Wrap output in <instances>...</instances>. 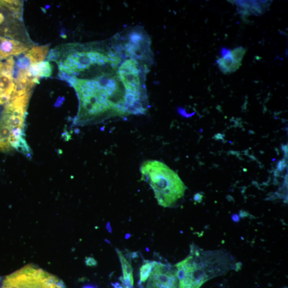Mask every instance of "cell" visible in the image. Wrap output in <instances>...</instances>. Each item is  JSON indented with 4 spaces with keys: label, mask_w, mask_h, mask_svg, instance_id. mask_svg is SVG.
I'll return each instance as SVG.
<instances>
[{
    "label": "cell",
    "mask_w": 288,
    "mask_h": 288,
    "mask_svg": "<svg viewBox=\"0 0 288 288\" xmlns=\"http://www.w3.org/2000/svg\"><path fill=\"white\" fill-rule=\"evenodd\" d=\"M141 180L149 184L158 203L164 208L176 205L185 194L186 186L177 173L164 163L147 160L141 165Z\"/></svg>",
    "instance_id": "obj_3"
},
{
    "label": "cell",
    "mask_w": 288,
    "mask_h": 288,
    "mask_svg": "<svg viewBox=\"0 0 288 288\" xmlns=\"http://www.w3.org/2000/svg\"><path fill=\"white\" fill-rule=\"evenodd\" d=\"M49 50L48 46H35L26 51L24 56L30 65L43 62L46 59Z\"/></svg>",
    "instance_id": "obj_8"
},
{
    "label": "cell",
    "mask_w": 288,
    "mask_h": 288,
    "mask_svg": "<svg viewBox=\"0 0 288 288\" xmlns=\"http://www.w3.org/2000/svg\"><path fill=\"white\" fill-rule=\"evenodd\" d=\"M6 59L4 57V56L3 55V54L2 53V52L0 51V60H3Z\"/></svg>",
    "instance_id": "obj_20"
},
{
    "label": "cell",
    "mask_w": 288,
    "mask_h": 288,
    "mask_svg": "<svg viewBox=\"0 0 288 288\" xmlns=\"http://www.w3.org/2000/svg\"><path fill=\"white\" fill-rule=\"evenodd\" d=\"M84 288H96V287L91 285H88L84 286Z\"/></svg>",
    "instance_id": "obj_21"
},
{
    "label": "cell",
    "mask_w": 288,
    "mask_h": 288,
    "mask_svg": "<svg viewBox=\"0 0 288 288\" xmlns=\"http://www.w3.org/2000/svg\"><path fill=\"white\" fill-rule=\"evenodd\" d=\"M231 256L222 251H205L195 246L189 255L175 265L179 288H200L214 277L232 268Z\"/></svg>",
    "instance_id": "obj_2"
},
{
    "label": "cell",
    "mask_w": 288,
    "mask_h": 288,
    "mask_svg": "<svg viewBox=\"0 0 288 288\" xmlns=\"http://www.w3.org/2000/svg\"><path fill=\"white\" fill-rule=\"evenodd\" d=\"M5 20L4 16L3 14L0 13V24H2Z\"/></svg>",
    "instance_id": "obj_18"
},
{
    "label": "cell",
    "mask_w": 288,
    "mask_h": 288,
    "mask_svg": "<svg viewBox=\"0 0 288 288\" xmlns=\"http://www.w3.org/2000/svg\"><path fill=\"white\" fill-rule=\"evenodd\" d=\"M282 149L286 155H287V145H282Z\"/></svg>",
    "instance_id": "obj_17"
},
{
    "label": "cell",
    "mask_w": 288,
    "mask_h": 288,
    "mask_svg": "<svg viewBox=\"0 0 288 288\" xmlns=\"http://www.w3.org/2000/svg\"><path fill=\"white\" fill-rule=\"evenodd\" d=\"M146 288H179L176 266L154 261Z\"/></svg>",
    "instance_id": "obj_5"
},
{
    "label": "cell",
    "mask_w": 288,
    "mask_h": 288,
    "mask_svg": "<svg viewBox=\"0 0 288 288\" xmlns=\"http://www.w3.org/2000/svg\"><path fill=\"white\" fill-rule=\"evenodd\" d=\"M89 259L90 260H88V264H89V265H93L94 264L93 261H94V260L91 258H89Z\"/></svg>",
    "instance_id": "obj_19"
},
{
    "label": "cell",
    "mask_w": 288,
    "mask_h": 288,
    "mask_svg": "<svg viewBox=\"0 0 288 288\" xmlns=\"http://www.w3.org/2000/svg\"><path fill=\"white\" fill-rule=\"evenodd\" d=\"M2 288H66L58 278L29 265L8 275Z\"/></svg>",
    "instance_id": "obj_4"
},
{
    "label": "cell",
    "mask_w": 288,
    "mask_h": 288,
    "mask_svg": "<svg viewBox=\"0 0 288 288\" xmlns=\"http://www.w3.org/2000/svg\"><path fill=\"white\" fill-rule=\"evenodd\" d=\"M15 68L13 57L0 62V106L10 102L15 92Z\"/></svg>",
    "instance_id": "obj_6"
},
{
    "label": "cell",
    "mask_w": 288,
    "mask_h": 288,
    "mask_svg": "<svg viewBox=\"0 0 288 288\" xmlns=\"http://www.w3.org/2000/svg\"><path fill=\"white\" fill-rule=\"evenodd\" d=\"M28 69L33 77L39 80L41 77H50L52 73V67L48 61L32 65Z\"/></svg>",
    "instance_id": "obj_11"
},
{
    "label": "cell",
    "mask_w": 288,
    "mask_h": 288,
    "mask_svg": "<svg viewBox=\"0 0 288 288\" xmlns=\"http://www.w3.org/2000/svg\"><path fill=\"white\" fill-rule=\"evenodd\" d=\"M225 136L224 135L218 134L215 136L214 138L216 139H223Z\"/></svg>",
    "instance_id": "obj_16"
},
{
    "label": "cell",
    "mask_w": 288,
    "mask_h": 288,
    "mask_svg": "<svg viewBox=\"0 0 288 288\" xmlns=\"http://www.w3.org/2000/svg\"><path fill=\"white\" fill-rule=\"evenodd\" d=\"M268 1H237L235 4L238 6L240 14H252L255 15L263 14L270 6Z\"/></svg>",
    "instance_id": "obj_7"
},
{
    "label": "cell",
    "mask_w": 288,
    "mask_h": 288,
    "mask_svg": "<svg viewBox=\"0 0 288 288\" xmlns=\"http://www.w3.org/2000/svg\"><path fill=\"white\" fill-rule=\"evenodd\" d=\"M217 63L222 72L224 74L232 73L236 71L241 65L232 57L231 51L228 54L218 59Z\"/></svg>",
    "instance_id": "obj_10"
},
{
    "label": "cell",
    "mask_w": 288,
    "mask_h": 288,
    "mask_svg": "<svg viewBox=\"0 0 288 288\" xmlns=\"http://www.w3.org/2000/svg\"><path fill=\"white\" fill-rule=\"evenodd\" d=\"M6 7H8L14 14L19 16L22 8L21 3L19 1H3L2 2Z\"/></svg>",
    "instance_id": "obj_13"
},
{
    "label": "cell",
    "mask_w": 288,
    "mask_h": 288,
    "mask_svg": "<svg viewBox=\"0 0 288 288\" xmlns=\"http://www.w3.org/2000/svg\"><path fill=\"white\" fill-rule=\"evenodd\" d=\"M202 195H200V194H197L195 196V200L196 201V202H200L201 201H202Z\"/></svg>",
    "instance_id": "obj_15"
},
{
    "label": "cell",
    "mask_w": 288,
    "mask_h": 288,
    "mask_svg": "<svg viewBox=\"0 0 288 288\" xmlns=\"http://www.w3.org/2000/svg\"><path fill=\"white\" fill-rule=\"evenodd\" d=\"M154 267V261H148L140 268V282L144 283L149 277Z\"/></svg>",
    "instance_id": "obj_12"
},
{
    "label": "cell",
    "mask_w": 288,
    "mask_h": 288,
    "mask_svg": "<svg viewBox=\"0 0 288 288\" xmlns=\"http://www.w3.org/2000/svg\"><path fill=\"white\" fill-rule=\"evenodd\" d=\"M151 45L139 26L95 43L73 74L63 78L77 93L78 120L88 125L145 114L146 75L153 63Z\"/></svg>",
    "instance_id": "obj_1"
},
{
    "label": "cell",
    "mask_w": 288,
    "mask_h": 288,
    "mask_svg": "<svg viewBox=\"0 0 288 288\" xmlns=\"http://www.w3.org/2000/svg\"><path fill=\"white\" fill-rule=\"evenodd\" d=\"M117 252L121 262L122 272H123V276L120 280L122 284L130 287H133L134 278L132 265L120 250L117 249Z\"/></svg>",
    "instance_id": "obj_9"
},
{
    "label": "cell",
    "mask_w": 288,
    "mask_h": 288,
    "mask_svg": "<svg viewBox=\"0 0 288 288\" xmlns=\"http://www.w3.org/2000/svg\"><path fill=\"white\" fill-rule=\"evenodd\" d=\"M287 166L285 160H282L279 161L277 163V169L278 171H282Z\"/></svg>",
    "instance_id": "obj_14"
}]
</instances>
